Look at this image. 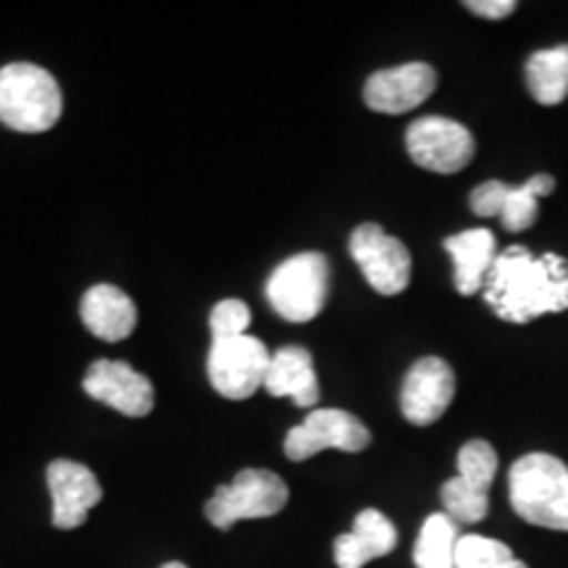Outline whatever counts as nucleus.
Here are the masks:
<instances>
[{
	"label": "nucleus",
	"mask_w": 568,
	"mask_h": 568,
	"mask_svg": "<svg viewBox=\"0 0 568 568\" xmlns=\"http://www.w3.org/2000/svg\"><path fill=\"white\" fill-rule=\"evenodd\" d=\"M485 301L510 324L568 311V261L556 253L535 258L527 247L510 245L489 268Z\"/></svg>",
	"instance_id": "obj_1"
},
{
	"label": "nucleus",
	"mask_w": 568,
	"mask_h": 568,
	"mask_svg": "<svg viewBox=\"0 0 568 568\" xmlns=\"http://www.w3.org/2000/svg\"><path fill=\"white\" fill-rule=\"evenodd\" d=\"M510 506L524 521L568 531V466L548 453L518 458L508 474Z\"/></svg>",
	"instance_id": "obj_2"
},
{
	"label": "nucleus",
	"mask_w": 568,
	"mask_h": 568,
	"mask_svg": "<svg viewBox=\"0 0 568 568\" xmlns=\"http://www.w3.org/2000/svg\"><path fill=\"white\" fill-rule=\"evenodd\" d=\"M63 95L51 71L34 63L0 69V122L13 132L40 134L59 124Z\"/></svg>",
	"instance_id": "obj_3"
},
{
	"label": "nucleus",
	"mask_w": 568,
	"mask_h": 568,
	"mask_svg": "<svg viewBox=\"0 0 568 568\" xmlns=\"http://www.w3.org/2000/svg\"><path fill=\"white\" fill-rule=\"evenodd\" d=\"M329 290V264L322 253H297L274 268L266 297L284 322L305 324L322 314Z\"/></svg>",
	"instance_id": "obj_4"
},
{
	"label": "nucleus",
	"mask_w": 568,
	"mask_h": 568,
	"mask_svg": "<svg viewBox=\"0 0 568 568\" xmlns=\"http://www.w3.org/2000/svg\"><path fill=\"white\" fill-rule=\"evenodd\" d=\"M290 489L274 471L266 468H243L232 485L216 487L205 506V516L216 529H232L247 518L276 516L287 506Z\"/></svg>",
	"instance_id": "obj_5"
},
{
	"label": "nucleus",
	"mask_w": 568,
	"mask_h": 568,
	"mask_svg": "<svg viewBox=\"0 0 568 568\" xmlns=\"http://www.w3.org/2000/svg\"><path fill=\"white\" fill-rule=\"evenodd\" d=\"M497 474V453L485 439H471L458 450V477L447 479L439 497L456 524H477L489 510V487Z\"/></svg>",
	"instance_id": "obj_6"
},
{
	"label": "nucleus",
	"mask_w": 568,
	"mask_h": 568,
	"mask_svg": "<svg viewBox=\"0 0 568 568\" xmlns=\"http://www.w3.org/2000/svg\"><path fill=\"white\" fill-rule=\"evenodd\" d=\"M272 353L258 337L216 339L209 351V379L226 400H245L264 387Z\"/></svg>",
	"instance_id": "obj_7"
},
{
	"label": "nucleus",
	"mask_w": 568,
	"mask_h": 568,
	"mask_svg": "<svg viewBox=\"0 0 568 568\" xmlns=\"http://www.w3.org/2000/svg\"><path fill=\"white\" fill-rule=\"evenodd\" d=\"M408 155L416 166L435 174H458L477 151L471 132L445 116H422L406 132Z\"/></svg>",
	"instance_id": "obj_8"
},
{
	"label": "nucleus",
	"mask_w": 568,
	"mask_h": 568,
	"mask_svg": "<svg viewBox=\"0 0 568 568\" xmlns=\"http://www.w3.org/2000/svg\"><path fill=\"white\" fill-rule=\"evenodd\" d=\"M372 443V432L366 429L361 418L339 408H316L305 416L303 424L293 426L284 437V453L290 460L314 458L326 447H337L345 453H361Z\"/></svg>",
	"instance_id": "obj_9"
},
{
	"label": "nucleus",
	"mask_w": 568,
	"mask_h": 568,
	"mask_svg": "<svg viewBox=\"0 0 568 568\" xmlns=\"http://www.w3.org/2000/svg\"><path fill=\"white\" fill-rule=\"evenodd\" d=\"M351 255L379 295H397L410 282V253L379 224H361L351 237Z\"/></svg>",
	"instance_id": "obj_10"
},
{
	"label": "nucleus",
	"mask_w": 568,
	"mask_h": 568,
	"mask_svg": "<svg viewBox=\"0 0 568 568\" xmlns=\"http://www.w3.org/2000/svg\"><path fill=\"white\" fill-rule=\"evenodd\" d=\"M556 190L550 174H537L518 187L489 180L471 193V211L481 219H500L506 232H524L535 224L539 197H548Z\"/></svg>",
	"instance_id": "obj_11"
},
{
	"label": "nucleus",
	"mask_w": 568,
	"mask_h": 568,
	"mask_svg": "<svg viewBox=\"0 0 568 568\" xmlns=\"http://www.w3.org/2000/svg\"><path fill=\"white\" fill-rule=\"evenodd\" d=\"M82 387L92 400L105 403V406L132 418L148 416L155 403L151 379L124 361H95L84 374Z\"/></svg>",
	"instance_id": "obj_12"
},
{
	"label": "nucleus",
	"mask_w": 568,
	"mask_h": 568,
	"mask_svg": "<svg viewBox=\"0 0 568 568\" xmlns=\"http://www.w3.org/2000/svg\"><path fill=\"white\" fill-rule=\"evenodd\" d=\"M453 397H456V374H453L450 364L437 355H426L410 366L406 382H403V416L416 426H429L437 418H443Z\"/></svg>",
	"instance_id": "obj_13"
},
{
	"label": "nucleus",
	"mask_w": 568,
	"mask_h": 568,
	"mask_svg": "<svg viewBox=\"0 0 568 568\" xmlns=\"http://www.w3.org/2000/svg\"><path fill=\"white\" fill-rule=\"evenodd\" d=\"M437 88V71L429 63L414 61L403 67L382 69L366 80L364 101L376 113H397L414 111Z\"/></svg>",
	"instance_id": "obj_14"
},
{
	"label": "nucleus",
	"mask_w": 568,
	"mask_h": 568,
	"mask_svg": "<svg viewBox=\"0 0 568 568\" xmlns=\"http://www.w3.org/2000/svg\"><path fill=\"white\" fill-rule=\"evenodd\" d=\"M48 489L53 497V527L77 529L101 503L103 487L88 466L59 458L48 466Z\"/></svg>",
	"instance_id": "obj_15"
},
{
	"label": "nucleus",
	"mask_w": 568,
	"mask_h": 568,
	"mask_svg": "<svg viewBox=\"0 0 568 568\" xmlns=\"http://www.w3.org/2000/svg\"><path fill=\"white\" fill-rule=\"evenodd\" d=\"M82 322L105 343H122L138 326V308L124 290L113 284H95L82 297Z\"/></svg>",
	"instance_id": "obj_16"
},
{
	"label": "nucleus",
	"mask_w": 568,
	"mask_h": 568,
	"mask_svg": "<svg viewBox=\"0 0 568 568\" xmlns=\"http://www.w3.org/2000/svg\"><path fill=\"white\" fill-rule=\"evenodd\" d=\"M264 387L274 397H293L297 408H314L318 403L314 355L301 345L280 347V351L272 353Z\"/></svg>",
	"instance_id": "obj_17"
},
{
	"label": "nucleus",
	"mask_w": 568,
	"mask_h": 568,
	"mask_svg": "<svg viewBox=\"0 0 568 568\" xmlns=\"http://www.w3.org/2000/svg\"><path fill=\"white\" fill-rule=\"evenodd\" d=\"M397 545V529L379 510L368 508L355 516L351 535H339L335 542L337 568H364L368 560L387 556Z\"/></svg>",
	"instance_id": "obj_18"
},
{
	"label": "nucleus",
	"mask_w": 568,
	"mask_h": 568,
	"mask_svg": "<svg viewBox=\"0 0 568 568\" xmlns=\"http://www.w3.org/2000/svg\"><path fill=\"white\" fill-rule=\"evenodd\" d=\"M445 251L453 258V274H456V290L460 295L479 293L489 268L495 264V234L479 226L466 230L445 240Z\"/></svg>",
	"instance_id": "obj_19"
},
{
	"label": "nucleus",
	"mask_w": 568,
	"mask_h": 568,
	"mask_svg": "<svg viewBox=\"0 0 568 568\" xmlns=\"http://www.w3.org/2000/svg\"><path fill=\"white\" fill-rule=\"evenodd\" d=\"M524 77H527V88L537 103H564L568 98V45L531 53Z\"/></svg>",
	"instance_id": "obj_20"
},
{
	"label": "nucleus",
	"mask_w": 568,
	"mask_h": 568,
	"mask_svg": "<svg viewBox=\"0 0 568 568\" xmlns=\"http://www.w3.org/2000/svg\"><path fill=\"white\" fill-rule=\"evenodd\" d=\"M458 524L447 514H432L418 531L414 564L416 568H456Z\"/></svg>",
	"instance_id": "obj_21"
},
{
	"label": "nucleus",
	"mask_w": 568,
	"mask_h": 568,
	"mask_svg": "<svg viewBox=\"0 0 568 568\" xmlns=\"http://www.w3.org/2000/svg\"><path fill=\"white\" fill-rule=\"evenodd\" d=\"M456 568H529L514 556L508 545L493 537L464 535L458 539Z\"/></svg>",
	"instance_id": "obj_22"
},
{
	"label": "nucleus",
	"mask_w": 568,
	"mask_h": 568,
	"mask_svg": "<svg viewBox=\"0 0 568 568\" xmlns=\"http://www.w3.org/2000/svg\"><path fill=\"white\" fill-rule=\"evenodd\" d=\"M211 335L213 343L216 339H234L247 335V326H251V308L243 301H222L213 305L211 311Z\"/></svg>",
	"instance_id": "obj_23"
},
{
	"label": "nucleus",
	"mask_w": 568,
	"mask_h": 568,
	"mask_svg": "<svg viewBox=\"0 0 568 568\" xmlns=\"http://www.w3.org/2000/svg\"><path fill=\"white\" fill-rule=\"evenodd\" d=\"M466 9L481 19H506L516 11V0H468Z\"/></svg>",
	"instance_id": "obj_24"
},
{
	"label": "nucleus",
	"mask_w": 568,
	"mask_h": 568,
	"mask_svg": "<svg viewBox=\"0 0 568 568\" xmlns=\"http://www.w3.org/2000/svg\"><path fill=\"white\" fill-rule=\"evenodd\" d=\"M161 568H187V566L180 564V560H172V564H166V566H161Z\"/></svg>",
	"instance_id": "obj_25"
}]
</instances>
